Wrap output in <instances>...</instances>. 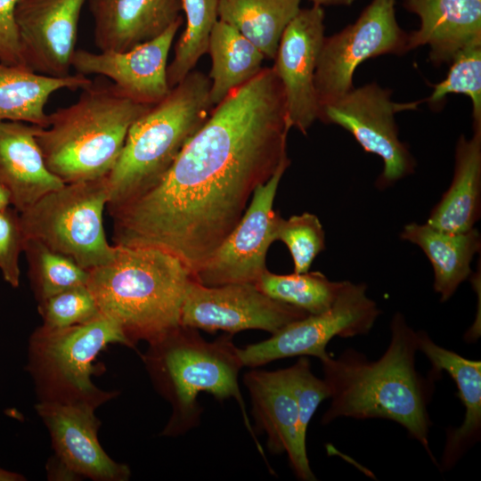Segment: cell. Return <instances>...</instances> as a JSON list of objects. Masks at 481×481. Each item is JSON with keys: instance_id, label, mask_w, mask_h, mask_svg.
Returning <instances> with one entry per match:
<instances>
[{"instance_id": "6da1fadb", "label": "cell", "mask_w": 481, "mask_h": 481, "mask_svg": "<svg viewBox=\"0 0 481 481\" xmlns=\"http://www.w3.org/2000/svg\"><path fill=\"white\" fill-rule=\"evenodd\" d=\"M290 128L280 78L263 68L211 110L155 186L108 210L113 244L167 251L192 276L288 159Z\"/></svg>"}, {"instance_id": "7a4b0ae2", "label": "cell", "mask_w": 481, "mask_h": 481, "mask_svg": "<svg viewBox=\"0 0 481 481\" xmlns=\"http://www.w3.org/2000/svg\"><path fill=\"white\" fill-rule=\"evenodd\" d=\"M390 342L377 361L347 348L321 361L331 399L323 425L338 418L387 419L400 424L437 465L429 447L432 425L428 405L430 385L416 369L417 331L401 313L390 324Z\"/></svg>"}, {"instance_id": "3957f363", "label": "cell", "mask_w": 481, "mask_h": 481, "mask_svg": "<svg viewBox=\"0 0 481 481\" xmlns=\"http://www.w3.org/2000/svg\"><path fill=\"white\" fill-rule=\"evenodd\" d=\"M116 248L111 261L88 271L86 286L100 313L134 346L138 340L152 343L180 325L192 273L179 258L162 249Z\"/></svg>"}, {"instance_id": "277c9868", "label": "cell", "mask_w": 481, "mask_h": 481, "mask_svg": "<svg viewBox=\"0 0 481 481\" xmlns=\"http://www.w3.org/2000/svg\"><path fill=\"white\" fill-rule=\"evenodd\" d=\"M151 105L137 102L113 83L82 88L76 102L49 114L36 139L47 168L64 183L105 177L132 124Z\"/></svg>"}, {"instance_id": "5b68a950", "label": "cell", "mask_w": 481, "mask_h": 481, "mask_svg": "<svg viewBox=\"0 0 481 481\" xmlns=\"http://www.w3.org/2000/svg\"><path fill=\"white\" fill-rule=\"evenodd\" d=\"M149 345L143 361L156 388L172 406L162 435L176 436L198 426L202 412L198 402L200 393H208L219 401L232 397L266 461L239 388L238 375L243 364L232 334L207 341L198 330L180 324Z\"/></svg>"}, {"instance_id": "8992f818", "label": "cell", "mask_w": 481, "mask_h": 481, "mask_svg": "<svg viewBox=\"0 0 481 481\" xmlns=\"http://www.w3.org/2000/svg\"><path fill=\"white\" fill-rule=\"evenodd\" d=\"M209 88L208 77L192 70L132 124L117 161L106 175L107 210L133 200L162 179L214 108Z\"/></svg>"}, {"instance_id": "52a82bcc", "label": "cell", "mask_w": 481, "mask_h": 481, "mask_svg": "<svg viewBox=\"0 0 481 481\" xmlns=\"http://www.w3.org/2000/svg\"><path fill=\"white\" fill-rule=\"evenodd\" d=\"M134 347L121 329L100 314L94 319L62 329L37 328L31 335L28 370L41 400L82 402L95 408L115 395L91 380L93 362L109 344Z\"/></svg>"}, {"instance_id": "ba28073f", "label": "cell", "mask_w": 481, "mask_h": 481, "mask_svg": "<svg viewBox=\"0 0 481 481\" xmlns=\"http://www.w3.org/2000/svg\"><path fill=\"white\" fill-rule=\"evenodd\" d=\"M109 202L107 179L65 183L20 213L25 238L37 240L89 271L111 261L103 225Z\"/></svg>"}, {"instance_id": "9c48e42d", "label": "cell", "mask_w": 481, "mask_h": 481, "mask_svg": "<svg viewBox=\"0 0 481 481\" xmlns=\"http://www.w3.org/2000/svg\"><path fill=\"white\" fill-rule=\"evenodd\" d=\"M380 313L376 302L368 297L366 284L344 281L328 310L308 314L265 340L239 348V355L243 367H258L293 356H314L322 361L330 355L326 347L333 338L369 333Z\"/></svg>"}, {"instance_id": "30bf717a", "label": "cell", "mask_w": 481, "mask_h": 481, "mask_svg": "<svg viewBox=\"0 0 481 481\" xmlns=\"http://www.w3.org/2000/svg\"><path fill=\"white\" fill-rule=\"evenodd\" d=\"M395 4V0H372L355 23L324 37L314 73L320 110L354 87V72L362 62L408 51V34L397 24Z\"/></svg>"}, {"instance_id": "8fae6325", "label": "cell", "mask_w": 481, "mask_h": 481, "mask_svg": "<svg viewBox=\"0 0 481 481\" xmlns=\"http://www.w3.org/2000/svg\"><path fill=\"white\" fill-rule=\"evenodd\" d=\"M391 91L376 83L352 88L320 110L319 119L347 130L363 149L381 158L383 171L377 186L386 188L412 174L415 161L398 136L395 115L417 109L420 103L395 102Z\"/></svg>"}, {"instance_id": "7c38bea8", "label": "cell", "mask_w": 481, "mask_h": 481, "mask_svg": "<svg viewBox=\"0 0 481 481\" xmlns=\"http://www.w3.org/2000/svg\"><path fill=\"white\" fill-rule=\"evenodd\" d=\"M307 315L298 307L269 298L253 282L208 287L192 279L182 306L180 324L232 335L245 330L273 334Z\"/></svg>"}, {"instance_id": "4fadbf2b", "label": "cell", "mask_w": 481, "mask_h": 481, "mask_svg": "<svg viewBox=\"0 0 481 481\" xmlns=\"http://www.w3.org/2000/svg\"><path fill=\"white\" fill-rule=\"evenodd\" d=\"M289 164L288 158L266 183L256 188L239 223L192 275L195 281L208 287L256 283L267 270L265 257L274 241L273 227L279 215L273 210V201Z\"/></svg>"}, {"instance_id": "5bb4252c", "label": "cell", "mask_w": 481, "mask_h": 481, "mask_svg": "<svg viewBox=\"0 0 481 481\" xmlns=\"http://www.w3.org/2000/svg\"><path fill=\"white\" fill-rule=\"evenodd\" d=\"M36 409L55 452L54 464L49 470L53 477H84L97 481L129 478V468L113 461L99 443L100 421L94 415L95 407L82 402L40 400Z\"/></svg>"}, {"instance_id": "9a60e30c", "label": "cell", "mask_w": 481, "mask_h": 481, "mask_svg": "<svg viewBox=\"0 0 481 481\" xmlns=\"http://www.w3.org/2000/svg\"><path fill=\"white\" fill-rule=\"evenodd\" d=\"M324 11L300 9L285 29L273 69L282 85L289 126L306 135L319 118L314 73L324 39Z\"/></svg>"}, {"instance_id": "2e32d148", "label": "cell", "mask_w": 481, "mask_h": 481, "mask_svg": "<svg viewBox=\"0 0 481 481\" xmlns=\"http://www.w3.org/2000/svg\"><path fill=\"white\" fill-rule=\"evenodd\" d=\"M86 0H19L15 8L26 68L51 77L70 74Z\"/></svg>"}, {"instance_id": "e0dca14e", "label": "cell", "mask_w": 481, "mask_h": 481, "mask_svg": "<svg viewBox=\"0 0 481 481\" xmlns=\"http://www.w3.org/2000/svg\"><path fill=\"white\" fill-rule=\"evenodd\" d=\"M183 19L149 42L125 52L94 53L76 50L72 68L84 76L100 75L132 100L153 105L170 92L167 83V58Z\"/></svg>"}, {"instance_id": "ac0fdd59", "label": "cell", "mask_w": 481, "mask_h": 481, "mask_svg": "<svg viewBox=\"0 0 481 481\" xmlns=\"http://www.w3.org/2000/svg\"><path fill=\"white\" fill-rule=\"evenodd\" d=\"M243 382L252 403V415L266 433L267 447L273 453L286 452L296 477L316 480L309 464L306 442L299 435L298 412L286 369L252 370Z\"/></svg>"}, {"instance_id": "d6986e66", "label": "cell", "mask_w": 481, "mask_h": 481, "mask_svg": "<svg viewBox=\"0 0 481 481\" xmlns=\"http://www.w3.org/2000/svg\"><path fill=\"white\" fill-rule=\"evenodd\" d=\"M100 52H125L153 40L182 18L181 0H91Z\"/></svg>"}, {"instance_id": "ffe728a7", "label": "cell", "mask_w": 481, "mask_h": 481, "mask_svg": "<svg viewBox=\"0 0 481 481\" xmlns=\"http://www.w3.org/2000/svg\"><path fill=\"white\" fill-rule=\"evenodd\" d=\"M404 5L420 20L419 29L407 36V50L429 45L436 65L481 44V0H404Z\"/></svg>"}, {"instance_id": "44dd1931", "label": "cell", "mask_w": 481, "mask_h": 481, "mask_svg": "<svg viewBox=\"0 0 481 481\" xmlns=\"http://www.w3.org/2000/svg\"><path fill=\"white\" fill-rule=\"evenodd\" d=\"M37 126L20 121L0 122V183L8 191L12 207L20 213L65 184L45 163L36 139Z\"/></svg>"}, {"instance_id": "7402d4cb", "label": "cell", "mask_w": 481, "mask_h": 481, "mask_svg": "<svg viewBox=\"0 0 481 481\" xmlns=\"http://www.w3.org/2000/svg\"><path fill=\"white\" fill-rule=\"evenodd\" d=\"M418 350L430 361L433 371H446L454 380L465 408L462 423L447 429L441 468L452 469L481 435V362L465 358L436 344L424 330L417 331Z\"/></svg>"}, {"instance_id": "603a6c76", "label": "cell", "mask_w": 481, "mask_h": 481, "mask_svg": "<svg viewBox=\"0 0 481 481\" xmlns=\"http://www.w3.org/2000/svg\"><path fill=\"white\" fill-rule=\"evenodd\" d=\"M481 209V128L471 138L461 135L455 150L453 178L432 209L427 224L448 232L475 227Z\"/></svg>"}, {"instance_id": "cb8c5ba5", "label": "cell", "mask_w": 481, "mask_h": 481, "mask_svg": "<svg viewBox=\"0 0 481 481\" xmlns=\"http://www.w3.org/2000/svg\"><path fill=\"white\" fill-rule=\"evenodd\" d=\"M400 237L420 247L430 261L434 290L441 302L449 300L470 276L471 262L481 249V236L475 227L464 232H448L427 223H411Z\"/></svg>"}, {"instance_id": "d4e9b609", "label": "cell", "mask_w": 481, "mask_h": 481, "mask_svg": "<svg viewBox=\"0 0 481 481\" xmlns=\"http://www.w3.org/2000/svg\"><path fill=\"white\" fill-rule=\"evenodd\" d=\"M92 80L82 74L51 77L28 68L0 61V122L20 121L45 127V106L51 95L61 89H82Z\"/></svg>"}, {"instance_id": "484cf974", "label": "cell", "mask_w": 481, "mask_h": 481, "mask_svg": "<svg viewBox=\"0 0 481 481\" xmlns=\"http://www.w3.org/2000/svg\"><path fill=\"white\" fill-rule=\"evenodd\" d=\"M211 58L209 100L217 105L233 89L246 84L262 69L265 58L248 38L218 20L209 37Z\"/></svg>"}, {"instance_id": "4316f807", "label": "cell", "mask_w": 481, "mask_h": 481, "mask_svg": "<svg viewBox=\"0 0 481 481\" xmlns=\"http://www.w3.org/2000/svg\"><path fill=\"white\" fill-rule=\"evenodd\" d=\"M300 0H219L218 20L273 60L281 37L300 10Z\"/></svg>"}, {"instance_id": "83f0119b", "label": "cell", "mask_w": 481, "mask_h": 481, "mask_svg": "<svg viewBox=\"0 0 481 481\" xmlns=\"http://www.w3.org/2000/svg\"><path fill=\"white\" fill-rule=\"evenodd\" d=\"M255 284L274 300L318 314L332 306L344 281H332L318 271L277 274L266 270Z\"/></svg>"}, {"instance_id": "f1b7e54d", "label": "cell", "mask_w": 481, "mask_h": 481, "mask_svg": "<svg viewBox=\"0 0 481 481\" xmlns=\"http://www.w3.org/2000/svg\"><path fill=\"white\" fill-rule=\"evenodd\" d=\"M219 0H181L185 29L175 46L167 76L170 88L180 83L208 49L210 33L218 20Z\"/></svg>"}, {"instance_id": "f546056e", "label": "cell", "mask_w": 481, "mask_h": 481, "mask_svg": "<svg viewBox=\"0 0 481 481\" xmlns=\"http://www.w3.org/2000/svg\"><path fill=\"white\" fill-rule=\"evenodd\" d=\"M23 253L38 302L67 289L86 284L88 271L37 240L26 238Z\"/></svg>"}, {"instance_id": "4dcf8cb0", "label": "cell", "mask_w": 481, "mask_h": 481, "mask_svg": "<svg viewBox=\"0 0 481 481\" xmlns=\"http://www.w3.org/2000/svg\"><path fill=\"white\" fill-rule=\"evenodd\" d=\"M446 77L433 86L428 102L439 104L448 94H464L472 102L473 128H481V44L459 51Z\"/></svg>"}, {"instance_id": "1f68e13d", "label": "cell", "mask_w": 481, "mask_h": 481, "mask_svg": "<svg viewBox=\"0 0 481 481\" xmlns=\"http://www.w3.org/2000/svg\"><path fill=\"white\" fill-rule=\"evenodd\" d=\"M273 240L283 242L293 259L294 273L308 272L315 257L325 249V232L320 219L304 212L288 219L277 216Z\"/></svg>"}, {"instance_id": "d6a6232c", "label": "cell", "mask_w": 481, "mask_h": 481, "mask_svg": "<svg viewBox=\"0 0 481 481\" xmlns=\"http://www.w3.org/2000/svg\"><path fill=\"white\" fill-rule=\"evenodd\" d=\"M42 326L62 329L86 322L101 313L96 301L86 285L75 286L38 302Z\"/></svg>"}, {"instance_id": "836d02e7", "label": "cell", "mask_w": 481, "mask_h": 481, "mask_svg": "<svg viewBox=\"0 0 481 481\" xmlns=\"http://www.w3.org/2000/svg\"><path fill=\"white\" fill-rule=\"evenodd\" d=\"M286 373L298 407L299 435L306 442L308 424L319 404L330 398V390L324 379L312 372L306 356L286 368Z\"/></svg>"}, {"instance_id": "e575fe53", "label": "cell", "mask_w": 481, "mask_h": 481, "mask_svg": "<svg viewBox=\"0 0 481 481\" xmlns=\"http://www.w3.org/2000/svg\"><path fill=\"white\" fill-rule=\"evenodd\" d=\"M25 239L20 213L12 206L0 209V272L13 288L20 285V257Z\"/></svg>"}, {"instance_id": "d590c367", "label": "cell", "mask_w": 481, "mask_h": 481, "mask_svg": "<svg viewBox=\"0 0 481 481\" xmlns=\"http://www.w3.org/2000/svg\"><path fill=\"white\" fill-rule=\"evenodd\" d=\"M18 2L19 0H0V61L26 68L15 21Z\"/></svg>"}, {"instance_id": "8d00e7d4", "label": "cell", "mask_w": 481, "mask_h": 481, "mask_svg": "<svg viewBox=\"0 0 481 481\" xmlns=\"http://www.w3.org/2000/svg\"><path fill=\"white\" fill-rule=\"evenodd\" d=\"M24 479V477L18 473L0 468V481H21Z\"/></svg>"}, {"instance_id": "74e56055", "label": "cell", "mask_w": 481, "mask_h": 481, "mask_svg": "<svg viewBox=\"0 0 481 481\" xmlns=\"http://www.w3.org/2000/svg\"><path fill=\"white\" fill-rule=\"evenodd\" d=\"M315 5H350L355 0H310Z\"/></svg>"}, {"instance_id": "f35d334b", "label": "cell", "mask_w": 481, "mask_h": 481, "mask_svg": "<svg viewBox=\"0 0 481 481\" xmlns=\"http://www.w3.org/2000/svg\"><path fill=\"white\" fill-rule=\"evenodd\" d=\"M11 197L8 191L0 183V209L11 207Z\"/></svg>"}]
</instances>
